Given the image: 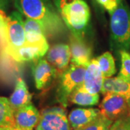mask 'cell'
Here are the masks:
<instances>
[{"label":"cell","mask_w":130,"mask_h":130,"mask_svg":"<svg viewBox=\"0 0 130 130\" xmlns=\"http://www.w3.org/2000/svg\"><path fill=\"white\" fill-rule=\"evenodd\" d=\"M31 100L32 95L29 92L26 83L22 78H18L14 91L9 99L12 109L15 112L20 108L30 104Z\"/></svg>","instance_id":"e0dca14e"},{"label":"cell","mask_w":130,"mask_h":130,"mask_svg":"<svg viewBox=\"0 0 130 130\" xmlns=\"http://www.w3.org/2000/svg\"><path fill=\"white\" fill-rule=\"evenodd\" d=\"M46 60L54 67L59 73L69 67L71 61V52L69 45L59 43L52 46L46 53Z\"/></svg>","instance_id":"9c48e42d"},{"label":"cell","mask_w":130,"mask_h":130,"mask_svg":"<svg viewBox=\"0 0 130 130\" xmlns=\"http://www.w3.org/2000/svg\"><path fill=\"white\" fill-rule=\"evenodd\" d=\"M119 54L121 56V66L118 76L130 80V54L124 50L119 51Z\"/></svg>","instance_id":"7402d4cb"},{"label":"cell","mask_w":130,"mask_h":130,"mask_svg":"<svg viewBox=\"0 0 130 130\" xmlns=\"http://www.w3.org/2000/svg\"><path fill=\"white\" fill-rule=\"evenodd\" d=\"M6 130H24L22 129H20L17 126H11V127H7Z\"/></svg>","instance_id":"484cf974"},{"label":"cell","mask_w":130,"mask_h":130,"mask_svg":"<svg viewBox=\"0 0 130 130\" xmlns=\"http://www.w3.org/2000/svg\"><path fill=\"white\" fill-rule=\"evenodd\" d=\"M100 114L101 111L98 108H77L70 112L68 119L72 129L78 130L95 119Z\"/></svg>","instance_id":"9a60e30c"},{"label":"cell","mask_w":130,"mask_h":130,"mask_svg":"<svg viewBox=\"0 0 130 130\" xmlns=\"http://www.w3.org/2000/svg\"><path fill=\"white\" fill-rule=\"evenodd\" d=\"M41 113L32 103L14 112L15 126L24 130H33L38 123Z\"/></svg>","instance_id":"4fadbf2b"},{"label":"cell","mask_w":130,"mask_h":130,"mask_svg":"<svg viewBox=\"0 0 130 130\" xmlns=\"http://www.w3.org/2000/svg\"><path fill=\"white\" fill-rule=\"evenodd\" d=\"M98 66L101 70L104 78L111 77L116 73L115 61L110 52H105L96 58Z\"/></svg>","instance_id":"ffe728a7"},{"label":"cell","mask_w":130,"mask_h":130,"mask_svg":"<svg viewBox=\"0 0 130 130\" xmlns=\"http://www.w3.org/2000/svg\"><path fill=\"white\" fill-rule=\"evenodd\" d=\"M99 100V94L89 93L83 86H81L72 93L69 101L82 106H92L98 105Z\"/></svg>","instance_id":"ac0fdd59"},{"label":"cell","mask_w":130,"mask_h":130,"mask_svg":"<svg viewBox=\"0 0 130 130\" xmlns=\"http://www.w3.org/2000/svg\"><path fill=\"white\" fill-rule=\"evenodd\" d=\"M86 67L71 64L67 70L61 72L56 90L59 103L65 108L68 106L70 95L77 89L83 86Z\"/></svg>","instance_id":"277c9868"},{"label":"cell","mask_w":130,"mask_h":130,"mask_svg":"<svg viewBox=\"0 0 130 130\" xmlns=\"http://www.w3.org/2000/svg\"><path fill=\"white\" fill-rule=\"evenodd\" d=\"M101 93L103 95L108 93L121 95L125 98L130 104V80L119 76L104 78Z\"/></svg>","instance_id":"2e32d148"},{"label":"cell","mask_w":130,"mask_h":130,"mask_svg":"<svg viewBox=\"0 0 130 130\" xmlns=\"http://www.w3.org/2000/svg\"><path fill=\"white\" fill-rule=\"evenodd\" d=\"M7 127H0V130H6Z\"/></svg>","instance_id":"4316f807"},{"label":"cell","mask_w":130,"mask_h":130,"mask_svg":"<svg viewBox=\"0 0 130 130\" xmlns=\"http://www.w3.org/2000/svg\"><path fill=\"white\" fill-rule=\"evenodd\" d=\"M110 28L114 46L120 51H130V10L122 1L111 14Z\"/></svg>","instance_id":"3957f363"},{"label":"cell","mask_w":130,"mask_h":130,"mask_svg":"<svg viewBox=\"0 0 130 130\" xmlns=\"http://www.w3.org/2000/svg\"><path fill=\"white\" fill-rule=\"evenodd\" d=\"M99 107L101 114L113 121L130 113V104L127 100L116 93L104 94V97Z\"/></svg>","instance_id":"52a82bcc"},{"label":"cell","mask_w":130,"mask_h":130,"mask_svg":"<svg viewBox=\"0 0 130 130\" xmlns=\"http://www.w3.org/2000/svg\"><path fill=\"white\" fill-rule=\"evenodd\" d=\"M65 26L72 36L84 39L90 20V9L85 0H54Z\"/></svg>","instance_id":"7a4b0ae2"},{"label":"cell","mask_w":130,"mask_h":130,"mask_svg":"<svg viewBox=\"0 0 130 130\" xmlns=\"http://www.w3.org/2000/svg\"><path fill=\"white\" fill-rule=\"evenodd\" d=\"M47 51L48 50L41 47L25 44L23 46L17 49L7 50L4 52L11 56L16 61L19 63H23L30 61L36 62L46 54Z\"/></svg>","instance_id":"5bb4252c"},{"label":"cell","mask_w":130,"mask_h":130,"mask_svg":"<svg viewBox=\"0 0 130 130\" xmlns=\"http://www.w3.org/2000/svg\"><path fill=\"white\" fill-rule=\"evenodd\" d=\"M32 72L36 87L38 90L47 88L57 75L56 68L48 61L42 59L34 62Z\"/></svg>","instance_id":"ba28073f"},{"label":"cell","mask_w":130,"mask_h":130,"mask_svg":"<svg viewBox=\"0 0 130 130\" xmlns=\"http://www.w3.org/2000/svg\"><path fill=\"white\" fill-rule=\"evenodd\" d=\"M5 38L6 48L4 51L17 49L25 45L26 40L24 22L22 14L19 12H12L9 16L7 17L5 21Z\"/></svg>","instance_id":"5b68a950"},{"label":"cell","mask_w":130,"mask_h":130,"mask_svg":"<svg viewBox=\"0 0 130 130\" xmlns=\"http://www.w3.org/2000/svg\"><path fill=\"white\" fill-rule=\"evenodd\" d=\"M113 123V121L108 119L101 113L95 119L78 130H110Z\"/></svg>","instance_id":"44dd1931"},{"label":"cell","mask_w":130,"mask_h":130,"mask_svg":"<svg viewBox=\"0 0 130 130\" xmlns=\"http://www.w3.org/2000/svg\"><path fill=\"white\" fill-rule=\"evenodd\" d=\"M110 130H130V113L113 121Z\"/></svg>","instance_id":"603a6c76"},{"label":"cell","mask_w":130,"mask_h":130,"mask_svg":"<svg viewBox=\"0 0 130 130\" xmlns=\"http://www.w3.org/2000/svg\"><path fill=\"white\" fill-rule=\"evenodd\" d=\"M20 13L36 20L46 35L56 36L65 31V25L56 7L49 0H14Z\"/></svg>","instance_id":"6da1fadb"},{"label":"cell","mask_w":130,"mask_h":130,"mask_svg":"<svg viewBox=\"0 0 130 130\" xmlns=\"http://www.w3.org/2000/svg\"><path fill=\"white\" fill-rule=\"evenodd\" d=\"M15 126L14 111L8 98L0 97V127Z\"/></svg>","instance_id":"d6986e66"},{"label":"cell","mask_w":130,"mask_h":130,"mask_svg":"<svg viewBox=\"0 0 130 130\" xmlns=\"http://www.w3.org/2000/svg\"><path fill=\"white\" fill-rule=\"evenodd\" d=\"M72 64L83 67H88L92 60V49L84 41L72 36L70 40Z\"/></svg>","instance_id":"7c38bea8"},{"label":"cell","mask_w":130,"mask_h":130,"mask_svg":"<svg viewBox=\"0 0 130 130\" xmlns=\"http://www.w3.org/2000/svg\"><path fill=\"white\" fill-rule=\"evenodd\" d=\"M9 1L10 0H0V8L2 9L7 8V7L9 5Z\"/></svg>","instance_id":"d4e9b609"},{"label":"cell","mask_w":130,"mask_h":130,"mask_svg":"<svg viewBox=\"0 0 130 130\" xmlns=\"http://www.w3.org/2000/svg\"><path fill=\"white\" fill-rule=\"evenodd\" d=\"M25 40L27 45L49 49L46 33L40 23L35 20L26 18L24 22Z\"/></svg>","instance_id":"30bf717a"},{"label":"cell","mask_w":130,"mask_h":130,"mask_svg":"<svg viewBox=\"0 0 130 130\" xmlns=\"http://www.w3.org/2000/svg\"><path fill=\"white\" fill-rule=\"evenodd\" d=\"M36 130H72L64 107L43 110Z\"/></svg>","instance_id":"8992f818"},{"label":"cell","mask_w":130,"mask_h":130,"mask_svg":"<svg viewBox=\"0 0 130 130\" xmlns=\"http://www.w3.org/2000/svg\"><path fill=\"white\" fill-rule=\"evenodd\" d=\"M98 5L105 9L111 14L117 8L121 0H95Z\"/></svg>","instance_id":"cb8c5ba5"},{"label":"cell","mask_w":130,"mask_h":130,"mask_svg":"<svg viewBox=\"0 0 130 130\" xmlns=\"http://www.w3.org/2000/svg\"><path fill=\"white\" fill-rule=\"evenodd\" d=\"M104 77L98 64L96 59L90 61L86 67L83 87L89 93L99 94L101 92Z\"/></svg>","instance_id":"8fae6325"}]
</instances>
